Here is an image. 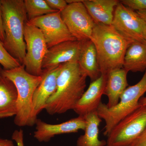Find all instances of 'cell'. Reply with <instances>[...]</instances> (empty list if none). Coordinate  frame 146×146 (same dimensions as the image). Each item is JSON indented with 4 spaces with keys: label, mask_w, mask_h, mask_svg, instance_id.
Segmentation results:
<instances>
[{
    "label": "cell",
    "mask_w": 146,
    "mask_h": 146,
    "mask_svg": "<svg viewBox=\"0 0 146 146\" xmlns=\"http://www.w3.org/2000/svg\"><path fill=\"white\" fill-rule=\"evenodd\" d=\"M87 76L78 61L62 64L58 76L56 92L48 100L45 109L50 115L74 110L84 92Z\"/></svg>",
    "instance_id": "1"
},
{
    "label": "cell",
    "mask_w": 146,
    "mask_h": 146,
    "mask_svg": "<svg viewBox=\"0 0 146 146\" xmlns=\"http://www.w3.org/2000/svg\"><path fill=\"white\" fill-rule=\"evenodd\" d=\"M90 40L96 50L102 74L123 68L126 51L133 41L120 34L114 27L95 23Z\"/></svg>",
    "instance_id": "2"
},
{
    "label": "cell",
    "mask_w": 146,
    "mask_h": 146,
    "mask_svg": "<svg viewBox=\"0 0 146 146\" xmlns=\"http://www.w3.org/2000/svg\"><path fill=\"white\" fill-rule=\"evenodd\" d=\"M1 2L5 33L4 46L22 65L26 54L24 32L28 22L24 1L1 0Z\"/></svg>",
    "instance_id": "3"
},
{
    "label": "cell",
    "mask_w": 146,
    "mask_h": 146,
    "mask_svg": "<svg viewBox=\"0 0 146 146\" xmlns=\"http://www.w3.org/2000/svg\"><path fill=\"white\" fill-rule=\"evenodd\" d=\"M0 74L10 79L17 89V112L14 123L19 127L34 125L37 118L33 115V98L35 91L42 81V76L29 74L23 65L11 70L2 69Z\"/></svg>",
    "instance_id": "4"
},
{
    "label": "cell",
    "mask_w": 146,
    "mask_h": 146,
    "mask_svg": "<svg viewBox=\"0 0 146 146\" xmlns=\"http://www.w3.org/2000/svg\"><path fill=\"white\" fill-rule=\"evenodd\" d=\"M146 92V70L140 81L127 87L120 97L117 105L108 108L102 102L97 110L100 118L105 121L104 134L107 136L117 124L140 107L139 101Z\"/></svg>",
    "instance_id": "5"
},
{
    "label": "cell",
    "mask_w": 146,
    "mask_h": 146,
    "mask_svg": "<svg viewBox=\"0 0 146 146\" xmlns=\"http://www.w3.org/2000/svg\"><path fill=\"white\" fill-rule=\"evenodd\" d=\"M146 128V106H144L115 125L107 136L106 146H130Z\"/></svg>",
    "instance_id": "6"
},
{
    "label": "cell",
    "mask_w": 146,
    "mask_h": 146,
    "mask_svg": "<svg viewBox=\"0 0 146 146\" xmlns=\"http://www.w3.org/2000/svg\"><path fill=\"white\" fill-rule=\"evenodd\" d=\"M24 39L26 54L23 65L29 74L41 76L43 73L42 62L48 50L44 35L39 29L27 23L25 27Z\"/></svg>",
    "instance_id": "7"
},
{
    "label": "cell",
    "mask_w": 146,
    "mask_h": 146,
    "mask_svg": "<svg viewBox=\"0 0 146 146\" xmlns=\"http://www.w3.org/2000/svg\"><path fill=\"white\" fill-rule=\"evenodd\" d=\"M112 25L131 41L146 42V23L136 11L119 3L115 9Z\"/></svg>",
    "instance_id": "8"
},
{
    "label": "cell",
    "mask_w": 146,
    "mask_h": 146,
    "mask_svg": "<svg viewBox=\"0 0 146 146\" xmlns=\"http://www.w3.org/2000/svg\"><path fill=\"white\" fill-rule=\"evenodd\" d=\"M60 14L68 30L77 40H90L95 23L82 0L68 4Z\"/></svg>",
    "instance_id": "9"
},
{
    "label": "cell",
    "mask_w": 146,
    "mask_h": 146,
    "mask_svg": "<svg viewBox=\"0 0 146 146\" xmlns=\"http://www.w3.org/2000/svg\"><path fill=\"white\" fill-rule=\"evenodd\" d=\"M28 23L40 29L48 49L62 42L77 40L71 35L63 22L60 11L34 18L28 21Z\"/></svg>",
    "instance_id": "10"
},
{
    "label": "cell",
    "mask_w": 146,
    "mask_h": 146,
    "mask_svg": "<svg viewBox=\"0 0 146 146\" xmlns=\"http://www.w3.org/2000/svg\"><path fill=\"white\" fill-rule=\"evenodd\" d=\"M81 44L78 40L67 41L48 49L42 62V70H51L64 63L78 62Z\"/></svg>",
    "instance_id": "11"
},
{
    "label": "cell",
    "mask_w": 146,
    "mask_h": 146,
    "mask_svg": "<svg viewBox=\"0 0 146 146\" xmlns=\"http://www.w3.org/2000/svg\"><path fill=\"white\" fill-rule=\"evenodd\" d=\"M36 130L34 137L39 142H48L56 135L76 133L80 130H84L86 127L85 117L79 116L67 121L57 124H50L37 119Z\"/></svg>",
    "instance_id": "12"
},
{
    "label": "cell",
    "mask_w": 146,
    "mask_h": 146,
    "mask_svg": "<svg viewBox=\"0 0 146 146\" xmlns=\"http://www.w3.org/2000/svg\"><path fill=\"white\" fill-rule=\"evenodd\" d=\"M62 65L51 70H43L42 81L35 91L33 98L35 117L37 118V115L45 109L48 100L56 92Z\"/></svg>",
    "instance_id": "13"
},
{
    "label": "cell",
    "mask_w": 146,
    "mask_h": 146,
    "mask_svg": "<svg viewBox=\"0 0 146 146\" xmlns=\"http://www.w3.org/2000/svg\"><path fill=\"white\" fill-rule=\"evenodd\" d=\"M106 79L107 75L102 74L98 78L91 82L73 110L79 116L84 117L97 111L102 102V96L104 95Z\"/></svg>",
    "instance_id": "14"
},
{
    "label": "cell",
    "mask_w": 146,
    "mask_h": 146,
    "mask_svg": "<svg viewBox=\"0 0 146 146\" xmlns=\"http://www.w3.org/2000/svg\"><path fill=\"white\" fill-rule=\"evenodd\" d=\"M127 73L122 68L113 70L108 74L104 95L108 98L106 104L108 108L114 107L119 103L120 97L128 86Z\"/></svg>",
    "instance_id": "15"
},
{
    "label": "cell",
    "mask_w": 146,
    "mask_h": 146,
    "mask_svg": "<svg viewBox=\"0 0 146 146\" xmlns=\"http://www.w3.org/2000/svg\"><path fill=\"white\" fill-rule=\"evenodd\" d=\"M117 0H83L89 15L95 23L112 25Z\"/></svg>",
    "instance_id": "16"
},
{
    "label": "cell",
    "mask_w": 146,
    "mask_h": 146,
    "mask_svg": "<svg viewBox=\"0 0 146 146\" xmlns=\"http://www.w3.org/2000/svg\"><path fill=\"white\" fill-rule=\"evenodd\" d=\"M81 43L79 65L82 72L90 78L91 82L94 81L102 75L96 50L91 40L82 41Z\"/></svg>",
    "instance_id": "17"
},
{
    "label": "cell",
    "mask_w": 146,
    "mask_h": 146,
    "mask_svg": "<svg viewBox=\"0 0 146 146\" xmlns=\"http://www.w3.org/2000/svg\"><path fill=\"white\" fill-rule=\"evenodd\" d=\"M17 98L15 84L10 79L0 74V119L15 116Z\"/></svg>",
    "instance_id": "18"
},
{
    "label": "cell",
    "mask_w": 146,
    "mask_h": 146,
    "mask_svg": "<svg viewBox=\"0 0 146 146\" xmlns=\"http://www.w3.org/2000/svg\"><path fill=\"white\" fill-rule=\"evenodd\" d=\"M123 68L128 72L146 70V42L131 43L125 55Z\"/></svg>",
    "instance_id": "19"
},
{
    "label": "cell",
    "mask_w": 146,
    "mask_h": 146,
    "mask_svg": "<svg viewBox=\"0 0 146 146\" xmlns=\"http://www.w3.org/2000/svg\"><path fill=\"white\" fill-rule=\"evenodd\" d=\"M86 127L83 135L80 136L77 141V146H105L106 141L99 138V126L102 119L97 111L84 116Z\"/></svg>",
    "instance_id": "20"
},
{
    "label": "cell",
    "mask_w": 146,
    "mask_h": 146,
    "mask_svg": "<svg viewBox=\"0 0 146 146\" xmlns=\"http://www.w3.org/2000/svg\"><path fill=\"white\" fill-rule=\"evenodd\" d=\"M24 1L28 21L46 14L58 11L50 8L45 0H25Z\"/></svg>",
    "instance_id": "21"
},
{
    "label": "cell",
    "mask_w": 146,
    "mask_h": 146,
    "mask_svg": "<svg viewBox=\"0 0 146 146\" xmlns=\"http://www.w3.org/2000/svg\"><path fill=\"white\" fill-rule=\"evenodd\" d=\"M0 64L5 70H9L21 66V63L12 57L5 49L3 42L0 40Z\"/></svg>",
    "instance_id": "22"
},
{
    "label": "cell",
    "mask_w": 146,
    "mask_h": 146,
    "mask_svg": "<svg viewBox=\"0 0 146 146\" xmlns=\"http://www.w3.org/2000/svg\"><path fill=\"white\" fill-rule=\"evenodd\" d=\"M120 1L136 11L146 10V0H122Z\"/></svg>",
    "instance_id": "23"
},
{
    "label": "cell",
    "mask_w": 146,
    "mask_h": 146,
    "mask_svg": "<svg viewBox=\"0 0 146 146\" xmlns=\"http://www.w3.org/2000/svg\"><path fill=\"white\" fill-rule=\"evenodd\" d=\"M49 7L56 11H62L68 5L65 0H45Z\"/></svg>",
    "instance_id": "24"
},
{
    "label": "cell",
    "mask_w": 146,
    "mask_h": 146,
    "mask_svg": "<svg viewBox=\"0 0 146 146\" xmlns=\"http://www.w3.org/2000/svg\"><path fill=\"white\" fill-rule=\"evenodd\" d=\"M12 139L16 142L17 146H24L23 131L15 130L12 134Z\"/></svg>",
    "instance_id": "25"
},
{
    "label": "cell",
    "mask_w": 146,
    "mask_h": 146,
    "mask_svg": "<svg viewBox=\"0 0 146 146\" xmlns=\"http://www.w3.org/2000/svg\"><path fill=\"white\" fill-rule=\"evenodd\" d=\"M130 146H146V128Z\"/></svg>",
    "instance_id": "26"
},
{
    "label": "cell",
    "mask_w": 146,
    "mask_h": 146,
    "mask_svg": "<svg viewBox=\"0 0 146 146\" xmlns=\"http://www.w3.org/2000/svg\"><path fill=\"white\" fill-rule=\"evenodd\" d=\"M0 40L3 43L5 40V33L3 26L2 10L1 0H0Z\"/></svg>",
    "instance_id": "27"
},
{
    "label": "cell",
    "mask_w": 146,
    "mask_h": 146,
    "mask_svg": "<svg viewBox=\"0 0 146 146\" xmlns=\"http://www.w3.org/2000/svg\"><path fill=\"white\" fill-rule=\"evenodd\" d=\"M0 146H14V144L11 140L0 138Z\"/></svg>",
    "instance_id": "28"
},
{
    "label": "cell",
    "mask_w": 146,
    "mask_h": 146,
    "mask_svg": "<svg viewBox=\"0 0 146 146\" xmlns=\"http://www.w3.org/2000/svg\"><path fill=\"white\" fill-rule=\"evenodd\" d=\"M136 11L146 23V10L137 11Z\"/></svg>",
    "instance_id": "29"
},
{
    "label": "cell",
    "mask_w": 146,
    "mask_h": 146,
    "mask_svg": "<svg viewBox=\"0 0 146 146\" xmlns=\"http://www.w3.org/2000/svg\"><path fill=\"white\" fill-rule=\"evenodd\" d=\"M139 104L141 106H146V97L141 98V99L139 101Z\"/></svg>",
    "instance_id": "30"
},
{
    "label": "cell",
    "mask_w": 146,
    "mask_h": 146,
    "mask_svg": "<svg viewBox=\"0 0 146 146\" xmlns=\"http://www.w3.org/2000/svg\"><path fill=\"white\" fill-rule=\"evenodd\" d=\"M2 70L1 68V66H0V72H1V70Z\"/></svg>",
    "instance_id": "31"
}]
</instances>
